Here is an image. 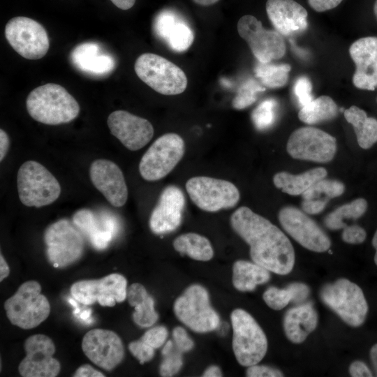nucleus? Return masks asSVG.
I'll list each match as a JSON object with an SVG mask.
<instances>
[{
    "label": "nucleus",
    "mask_w": 377,
    "mask_h": 377,
    "mask_svg": "<svg viewBox=\"0 0 377 377\" xmlns=\"http://www.w3.org/2000/svg\"><path fill=\"white\" fill-rule=\"evenodd\" d=\"M279 220L284 230L308 250L322 253L330 249L331 242L327 235L303 210L284 207L279 211Z\"/></svg>",
    "instance_id": "nucleus-15"
},
{
    "label": "nucleus",
    "mask_w": 377,
    "mask_h": 377,
    "mask_svg": "<svg viewBox=\"0 0 377 377\" xmlns=\"http://www.w3.org/2000/svg\"><path fill=\"white\" fill-rule=\"evenodd\" d=\"M10 273L9 267L3 257L2 254L0 256V281H2L6 278Z\"/></svg>",
    "instance_id": "nucleus-54"
},
{
    "label": "nucleus",
    "mask_w": 377,
    "mask_h": 377,
    "mask_svg": "<svg viewBox=\"0 0 377 377\" xmlns=\"http://www.w3.org/2000/svg\"><path fill=\"white\" fill-rule=\"evenodd\" d=\"M246 374L249 377L283 376V373L276 368L265 365H258V364L248 367Z\"/></svg>",
    "instance_id": "nucleus-46"
},
{
    "label": "nucleus",
    "mask_w": 377,
    "mask_h": 377,
    "mask_svg": "<svg viewBox=\"0 0 377 377\" xmlns=\"http://www.w3.org/2000/svg\"><path fill=\"white\" fill-rule=\"evenodd\" d=\"M114 5L121 10H128L133 6L135 0H110Z\"/></svg>",
    "instance_id": "nucleus-53"
},
{
    "label": "nucleus",
    "mask_w": 377,
    "mask_h": 377,
    "mask_svg": "<svg viewBox=\"0 0 377 377\" xmlns=\"http://www.w3.org/2000/svg\"><path fill=\"white\" fill-rule=\"evenodd\" d=\"M91 315V310L84 311V312L80 313V318L82 320H87L89 318V316Z\"/></svg>",
    "instance_id": "nucleus-60"
},
{
    "label": "nucleus",
    "mask_w": 377,
    "mask_h": 377,
    "mask_svg": "<svg viewBox=\"0 0 377 377\" xmlns=\"http://www.w3.org/2000/svg\"><path fill=\"white\" fill-rule=\"evenodd\" d=\"M349 54L356 67L353 84L360 89L374 91L377 87V37L359 38L350 45Z\"/></svg>",
    "instance_id": "nucleus-23"
},
{
    "label": "nucleus",
    "mask_w": 377,
    "mask_h": 377,
    "mask_svg": "<svg viewBox=\"0 0 377 377\" xmlns=\"http://www.w3.org/2000/svg\"><path fill=\"white\" fill-rule=\"evenodd\" d=\"M286 149L295 159L327 163L334 157L337 142L330 134L315 127L306 126L292 133Z\"/></svg>",
    "instance_id": "nucleus-13"
},
{
    "label": "nucleus",
    "mask_w": 377,
    "mask_h": 377,
    "mask_svg": "<svg viewBox=\"0 0 377 377\" xmlns=\"http://www.w3.org/2000/svg\"><path fill=\"white\" fill-rule=\"evenodd\" d=\"M343 114L354 128L359 146L364 149L371 147L377 142V120L355 105L345 110Z\"/></svg>",
    "instance_id": "nucleus-31"
},
{
    "label": "nucleus",
    "mask_w": 377,
    "mask_h": 377,
    "mask_svg": "<svg viewBox=\"0 0 377 377\" xmlns=\"http://www.w3.org/2000/svg\"><path fill=\"white\" fill-rule=\"evenodd\" d=\"M9 147V138L3 129L0 130V161L6 156Z\"/></svg>",
    "instance_id": "nucleus-52"
},
{
    "label": "nucleus",
    "mask_w": 377,
    "mask_h": 377,
    "mask_svg": "<svg viewBox=\"0 0 377 377\" xmlns=\"http://www.w3.org/2000/svg\"><path fill=\"white\" fill-rule=\"evenodd\" d=\"M237 31L259 62H271L286 54L283 36L277 31L265 29L262 22L253 15L242 16L237 22Z\"/></svg>",
    "instance_id": "nucleus-14"
},
{
    "label": "nucleus",
    "mask_w": 377,
    "mask_h": 377,
    "mask_svg": "<svg viewBox=\"0 0 377 377\" xmlns=\"http://www.w3.org/2000/svg\"><path fill=\"white\" fill-rule=\"evenodd\" d=\"M173 309L177 318L194 332H208L219 325V316L210 305L207 290L200 285L188 286L175 300Z\"/></svg>",
    "instance_id": "nucleus-9"
},
{
    "label": "nucleus",
    "mask_w": 377,
    "mask_h": 377,
    "mask_svg": "<svg viewBox=\"0 0 377 377\" xmlns=\"http://www.w3.org/2000/svg\"><path fill=\"white\" fill-rule=\"evenodd\" d=\"M370 358L377 376V343L374 344L370 350Z\"/></svg>",
    "instance_id": "nucleus-56"
},
{
    "label": "nucleus",
    "mask_w": 377,
    "mask_h": 377,
    "mask_svg": "<svg viewBox=\"0 0 377 377\" xmlns=\"http://www.w3.org/2000/svg\"><path fill=\"white\" fill-rule=\"evenodd\" d=\"M73 376L75 377H89V376H97L103 377L105 375L101 371L96 370L89 364H84L80 367L75 372Z\"/></svg>",
    "instance_id": "nucleus-51"
},
{
    "label": "nucleus",
    "mask_w": 377,
    "mask_h": 377,
    "mask_svg": "<svg viewBox=\"0 0 377 377\" xmlns=\"http://www.w3.org/2000/svg\"><path fill=\"white\" fill-rule=\"evenodd\" d=\"M374 12L375 17H376V18L377 20V0H376V1L374 3Z\"/></svg>",
    "instance_id": "nucleus-61"
},
{
    "label": "nucleus",
    "mask_w": 377,
    "mask_h": 377,
    "mask_svg": "<svg viewBox=\"0 0 377 377\" xmlns=\"http://www.w3.org/2000/svg\"><path fill=\"white\" fill-rule=\"evenodd\" d=\"M327 202L319 200H303L302 209L307 214H317L325 208Z\"/></svg>",
    "instance_id": "nucleus-48"
},
{
    "label": "nucleus",
    "mask_w": 377,
    "mask_h": 377,
    "mask_svg": "<svg viewBox=\"0 0 377 377\" xmlns=\"http://www.w3.org/2000/svg\"><path fill=\"white\" fill-rule=\"evenodd\" d=\"M344 191L345 186L341 182L323 178L308 188L302 197L303 200H319L328 202L330 199L341 195Z\"/></svg>",
    "instance_id": "nucleus-36"
},
{
    "label": "nucleus",
    "mask_w": 377,
    "mask_h": 377,
    "mask_svg": "<svg viewBox=\"0 0 377 377\" xmlns=\"http://www.w3.org/2000/svg\"><path fill=\"white\" fill-rule=\"evenodd\" d=\"M349 373L353 377H371L373 374L367 364L359 360L353 362L349 367Z\"/></svg>",
    "instance_id": "nucleus-49"
},
{
    "label": "nucleus",
    "mask_w": 377,
    "mask_h": 377,
    "mask_svg": "<svg viewBox=\"0 0 377 377\" xmlns=\"http://www.w3.org/2000/svg\"><path fill=\"white\" fill-rule=\"evenodd\" d=\"M323 303L346 323L362 325L368 313V304L361 288L347 279H339L324 286L320 292Z\"/></svg>",
    "instance_id": "nucleus-6"
},
{
    "label": "nucleus",
    "mask_w": 377,
    "mask_h": 377,
    "mask_svg": "<svg viewBox=\"0 0 377 377\" xmlns=\"http://www.w3.org/2000/svg\"><path fill=\"white\" fill-rule=\"evenodd\" d=\"M26 107L34 120L47 125L68 123L78 116L80 109L75 98L54 83L33 89L27 98Z\"/></svg>",
    "instance_id": "nucleus-2"
},
{
    "label": "nucleus",
    "mask_w": 377,
    "mask_h": 377,
    "mask_svg": "<svg viewBox=\"0 0 377 377\" xmlns=\"http://www.w3.org/2000/svg\"><path fill=\"white\" fill-rule=\"evenodd\" d=\"M73 222L97 250L106 249L119 230L118 221L113 215L87 208L77 210Z\"/></svg>",
    "instance_id": "nucleus-20"
},
{
    "label": "nucleus",
    "mask_w": 377,
    "mask_h": 377,
    "mask_svg": "<svg viewBox=\"0 0 377 377\" xmlns=\"http://www.w3.org/2000/svg\"><path fill=\"white\" fill-rule=\"evenodd\" d=\"M107 123L111 133L131 151L144 147L154 133L149 121L125 110L112 112L108 116Z\"/></svg>",
    "instance_id": "nucleus-19"
},
{
    "label": "nucleus",
    "mask_w": 377,
    "mask_h": 377,
    "mask_svg": "<svg viewBox=\"0 0 377 377\" xmlns=\"http://www.w3.org/2000/svg\"><path fill=\"white\" fill-rule=\"evenodd\" d=\"M265 90V87L262 84L253 79H249L239 87L232 105L237 110L244 109L255 103L258 94Z\"/></svg>",
    "instance_id": "nucleus-38"
},
{
    "label": "nucleus",
    "mask_w": 377,
    "mask_h": 377,
    "mask_svg": "<svg viewBox=\"0 0 377 377\" xmlns=\"http://www.w3.org/2000/svg\"><path fill=\"white\" fill-rule=\"evenodd\" d=\"M186 191L192 202L200 209L216 212L234 207L240 193L232 182L211 177L198 176L186 183Z\"/></svg>",
    "instance_id": "nucleus-11"
},
{
    "label": "nucleus",
    "mask_w": 377,
    "mask_h": 377,
    "mask_svg": "<svg viewBox=\"0 0 377 377\" xmlns=\"http://www.w3.org/2000/svg\"><path fill=\"white\" fill-rule=\"evenodd\" d=\"M127 281L119 274H111L97 280H82L73 283L71 294L77 302L89 305L98 302L103 306H113L127 297Z\"/></svg>",
    "instance_id": "nucleus-16"
},
{
    "label": "nucleus",
    "mask_w": 377,
    "mask_h": 377,
    "mask_svg": "<svg viewBox=\"0 0 377 377\" xmlns=\"http://www.w3.org/2000/svg\"><path fill=\"white\" fill-rule=\"evenodd\" d=\"M372 245L374 248L376 249V253L374 255V263L377 265V230L372 239Z\"/></svg>",
    "instance_id": "nucleus-59"
},
{
    "label": "nucleus",
    "mask_w": 377,
    "mask_h": 377,
    "mask_svg": "<svg viewBox=\"0 0 377 377\" xmlns=\"http://www.w3.org/2000/svg\"><path fill=\"white\" fill-rule=\"evenodd\" d=\"M185 152L183 138L168 133L158 138L143 154L139 163L141 177L157 181L167 176L178 164Z\"/></svg>",
    "instance_id": "nucleus-10"
},
{
    "label": "nucleus",
    "mask_w": 377,
    "mask_h": 377,
    "mask_svg": "<svg viewBox=\"0 0 377 377\" xmlns=\"http://www.w3.org/2000/svg\"><path fill=\"white\" fill-rule=\"evenodd\" d=\"M327 171L324 168H316L299 175L280 172L273 177L274 186L291 195H302L318 181L325 178Z\"/></svg>",
    "instance_id": "nucleus-28"
},
{
    "label": "nucleus",
    "mask_w": 377,
    "mask_h": 377,
    "mask_svg": "<svg viewBox=\"0 0 377 377\" xmlns=\"http://www.w3.org/2000/svg\"><path fill=\"white\" fill-rule=\"evenodd\" d=\"M290 68V66L287 64H275L258 61L254 73L264 87L274 89L286 85Z\"/></svg>",
    "instance_id": "nucleus-35"
},
{
    "label": "nucleus",
    "mask_w": 377,
    "mask_h": 377,
    "mask_svg": "<svg viewBox=\"0 0 377 377\" xmlns=\"http://www.w3.org/2000/svg\"><path fill=\"white\" fill-rule=\"evenodd\" d=\"M277 102L273 98L263 101L252 112L251 120L259 131L270 128L276 118Z\"/></svg>",
    "instance_id": "nucleus-37"
},
{
    "label": "nucleus",
    "mask_w": 377,
    "mask_h": 377,
    "mask_svg": "<svg viewBox=\"0 0 377 377\" xmlns=\"http://www.w3.org/2000/svg\"><path fill=\"white\" fill-rule=\"evenodd\" d=\"M128 349L140 364L150 361L154 356V348L141 339L131 342Z\"/></svg>",
    "instance_id": "nucleus-43"
},
{
    "label": "nucleus",
    "mask_w": 377,
    "mask_h": 377,
    "mask_svg": "<svg viewBox=\"0 0 377 377\" xmlns=\"http://www.w3.org/2000/svg\"><path fill=\"white\" fill-rule=\"evenodd\" d=\"M269 279L270 271L254 262L240 260L233 265L232 284L239 291H252Z\"/></svg>",
    "instance_id": "nucleus-30"
},
{
    "label": "nucleus",
    "mask_w": 377,
    "mask_h": 377,
    "mask_svg": "<svg viewBox=\"0 0 377 377\" xmlns=\"http://www.w3.org/2000/svg\"><path fill=\"white\" fill-rule=\"evenodd\" d=\"M232 349L239 364L250 367L259 363L267 350L266 335L256 320L242 309L230 315Z\"/></svg>",
    "instance_id": "nucleus-5"
},
{
    "label": "nucleus",
    "mask_w": 377,
    "mask_h": 377,
    "mask_svg": "<svg viewBox=\"0 0 377 377\" xmlns=\"http://www.w3.org/2000/svg\"><path fill=\"white\" fill-rule=\"evenodd\" d=\"M266 304L274 310H281L292 302V295L289 289L269 287L263 295Z\"/></svg>",
    "instance_id": "nucleus-39"
},
{
    "label": "nucleus",
    "mask_w": 377,
    "mask_h": 377,
    "mask_svg": "<svg viewBox=\"0 0 377 377\" xmlns=\"http://www.w3.org/2000/svg\"><path fill=\"white\" fill-rule=\"evenodd\" d=\"M74 65L85 73L103 75L114 68V60L108 54L103 53L97 43H84L75 47L71 52Z\"/></svg>",
    "instance_id": "nucleus-27"
},
{
    "label": "nucleus",
    "mask_w": 377,
    "mask_h": 377,
    "mask_svg": "<svg viewBox=\"0 0 377 377\" xmlns=\"http://www.w3.org/2000/svg\"><path fill=\"white\" fill-rule=\"evenodd\" d=\"M129 304L135 307L133 321L138 325L147 327L153 325L158 318L154 309V300L140 283H135L127 290Z\"/></svg>",
    "instance_id": "nucleus-29"
},
{
    "label": "nucleus",
    "mask_w": 377,
    "mask_h": 377,
    "mask_svg": "<svg viewBox=\"0 0 377 377\" xmlns=\"http://www.w3.org/2000/svg\"><path fill=\"white\" fill-rule=\"evenodd\" d=\"M26 355L19 364L18 371L23 377H54L61 369L60 363L53 357L55 346L44 334L27 338L24 345Z\"/></svg>",
    "instance_id": "nucleus-17"
},
{
    "label": "nucleus",
    "mask_w": 377,
    "mask_h": 377,
    "mask_svg": "<svg viewBox=\"0 0 377 377\" xmlns=\"http://www.w3.org/2000/svg\"><path fill=\"white\" fill-rule=\"evenodd\" d=\"M173 348H174V344H173V342L172 341H168L163 350H162V355L163 356L169 354L172 350H173Z\"/></svg>",
    "instance_id": "nucleus-57"
},
{
    "label": "nucleus",
    "mask_w": 377,
    "mask_h": 377,
    "mask_svg": "<svg viewBox=\"0 0 377 377\" xmlns=\"http://www.w3.org/2000/svg\"><path fill=\"white\" fill-rule=\"evenodd\" d=\"M44 241L47 258L55 268L75 263L84 252L83 234L73 222L66 219L50 224L45 231Z\"/></svg>",
    "instance_id": "nucleus-8"
},
{
    "label": "nucleus",
    "mask_w": 377,
    "mask_h": 377,
    "mask_svg": "<svg viewBox=\"0 0 377 377\" xmlns=\"http://www.w3.org/2000/svg\"><path fill=\"white\" fill-rule=\"evenodd\" d=\"M185 198L182 191L175 185L166 186L149 218L151 230L156 235L169 233L181 224Z\"/></svg>",
    "instance_id": "nucleus-21"
},
{
    "label": "nucleus",
    "mask_w": 377,
    "mask_h": 377,
    "mask_svg": "<svg viewBox=\"0 0 377 377\" xmlns=\"http://www.w3.org/2000/svg\"><path fill=\"white\" fill-rule=\"evenodd\" d=\"M134 68L138 77L159 94L177 95L184 92L187 87V78L182 69L158 54L140 55Z\"/></svg>",
    "instance_id": "nucleus-7"
},
{
    "label": "nucleus",
    "mask_w": 377,
    "mask_h": 377,
    "mask_svg": "<svg viewBox=\"0 0 377 377\" xmlns=\"http://www.w3.org/2000/svg\"><path fill=\"white\" fill-rule=\"evenodd\" d=\"M163 357L164 358L160 365V374L161 376H172L182 367V353L177 349V351L172 350L169 354Z\"/></svg>",
    "instance_id": "nucleus-40"
},
{
    "label": "nucleus",
    "mask_w": 377,
    "mask_h": 377,
    "mask_svg": "<svg viewBox=\"0 0 377 377\" xmlns=\"http://www.w3.org/2000/svg\"><path fill=\"white\" fill-rule=\"evenodd\" d=\"M230 225L249 244L254 263L280 275L292 271L295 251L288 237L277 226L245 206L232 213Z\"/></svg>",
    "instance_id": "nucleus-1"
},
{
    "label": "nucleus",
    "mask_w": 377,
    "mask_h": 377,
    "mask_svg": "<svg viewBox=\"0 0 377 377\" xmlns=\"http://www.w3.org/2000/svg\"><path fill=\"white\" fill-rule=\"evenodd\" d=\"M309 5L317 12H324L336 8L343 0H307Z\"/></svg>",
    "instance_id": "nucleus-50"
},
{
    "label": "nucleus",
    "mask_w": 377,
    "mask_h": 377,
    "mask_svg": "<svg viewBox=\"0 0 377 377\" xmlns=\"http://www.w3.org/2000/svg\"><path fill=\"white\" fill-rule=\"evenodd\" d=\"M318 313L311 303H304L287 311L283 318L286 337L294 343H301L316 328Z\"/></svg>",
    "instance_id": "nucleus-26"
},
{
    "label": "nucleus",
    "mask_w": 377,
    "mask_h": 377,
    "mask_svg": "<svg viewBox=\"0 0 377 377\" xmlns=\"http://www.w3.org/2000/svg\"><path fill=\"white\" fill-rule=\"evenodd\" d=\"M219 0H193L194 3L202 6H209L217 3Z\"/></svg>",
    "instance_id": "nucleus-58"
},
{
    "label": "nucleus",
    "mask_w": 377,
    "mask_h": 377,
    "mask_svg": "<svg viewBox=\"0 0 377 377\" xmlns=\"http://www.w3.org/2000/svg\"><path fill=\"white\" fill-rule=\"evenodd\" d=\"M173 247L181 255H186L195 260L208 261L214 256V250L208 239L194 232L178 236L173 242Z\"/></svg>",
    "instance_id": "nucleus-32"
},
{
    "label": "nucleus",
    "mask_w": 377,
    "mask_h": 377,
    "mask_svg": "<svg viewBox=\"0 0 377 377\" xmlns=\"http://www.w3.org/2000/svg\"><path fill=\"white\" fill-rule=\"evenodd\" d=\"M40 292L38 282L28 281L5 302L6 316L13 325L24 330L32 329L48 317L50 305Z\"/></svg>",
    "instance_id": "nucleus-4"
},
{
    "label": "nucleus",
    "mask_w": 377,
    "mask_h": 377,
    "mask_svg": "<svg viewBox=\"0 0 377 377\" xmlns=\"http://www.w3.org/2000/svg\"><path fill=\"white\" fill-rule=\"evenodd\" d=\"M5 36L14 50L27 59H41L49 49L45 29L31 18L20 16L10 19L5 27Z\"/></svg>",
    "instance_id": "nucleus-12"
},
{
    "label": "nucleus",
    "mask_w": 377,
    "mask_h": 377,
    "mask_svg": "<svg viewBox=\"0 0 377 377\" xmlns=\"http://www.w3.org/2000/svg\"><path fill=\"white\" fill-rule=\"evenodd\" d=\"M376 101H377V99H376Z\"/></svg>",
    "instance_id": "nucleus-62"
},
{
    "label": "nucleus",
    "mask_w": 377,
    "mask_h": 377,
    "mask_svg": "<svg viewBox=\"0 0 377 377\" xmlns=\"http://www.w3.org/2000/svg\"><path fill=\"white\" fill-rule=\"evenodd\" d=\"M266 12L276 31L283 36L301 34L308 27L307 11L294 0H267Z\"/></svg>",
    "instance_id": "nucleus-24"
},
{
    "label": "nucleus",
    "mask_w": 377,
    "mask_h": 377,
    "mask_svg": "<svg viewBox=\"0 0 377 377\" xmlns=\"http://www.w3.org/2000/svg\"><path fill=\"white\" fill-rule=\"evenodd\" d=\"M367 237L364 229L358 225L346 226L342 232V239L343 242L358 244L362 243Z\"/></svg>",
    "instance_id": "nucleus-44"
},
{
    "label": "nucleus",
    "mask_w": 377,
    "mask_h": 377,
    "mask_svg": "<svg viewBox=\"0 0 377 377\" xmlns=\"http://www.w3.org/2000/svg\"><path fill=\"white\" fill-rule=\"evenodd\" d=\"M168 335V332L165 327L156 326L147 330L142 337L141 340L155 349L164 344Z\"/></svg>",
    "instance_id": "nucleus-42"
},
{
    "label": "nucleus",
    "mask_w": 377,
    "mask_h": 377,
    "mask_svg": "<svg viewBox=\"0 0 377 377\" xmlns=\"http://www.w3.org/2000/svg\"><path fill=\"white\" fill-rule=\"evenodd\" d=\"M367 209V202L364 198H357L343 205L326 216L325 226L332 230L343 229L347 225L344 219H357Z\"/></svg>",
    "instance_id": "nucleus-34"
},
{
    "label": "nucleus",
    "mask_w": 377,
    "mask_h": 377,
    "mask_svg": "<svg viewBox=\"0 0 377 377\" xmlns=\"http://www.w3.org/2000/svg\"><path fill=\"white\" fill-rule=\"evenodd\" d=\"M82 348L93 363L107 371L114 369L124 357L123 343L111 330L94 329L89 331L82 339Z\"/></svg>",
    "instance_id": "nucleus-18"
},
{
    "label": "nucleus",
    "mask_w": 377,
    "mask_h": 377,
    "mask_svg": "<svg viewBox=\"0 0 377 377\" xmlns=\"http://www.w3.org/2000/svg\"><path fill=\"white\" fill-rule=\"evenodd\" d=\"M154 29L156 34L175 52L187 50L194 40L191 27L171 10H164L156 17Z\"/></svg>",
    "instance_id": "nucleus-25"
},
{
    "label": "nucleus",
    "mask_w": 377,
    "mask_h": 377,
    "mask_svg": "<svg viewBox=\"0 0 377 377\" xmlns=\"http://www.w3.org/2000/svg\"><path fill=\"white\" fill-rule=\"evenodd\" d=\"M294 94L300 107L310 103L313 99L312 84L310 80L306 76L297 78L294 84Z\"/></svg>",
    "instance_id": "nucleus-41"
},
{
    "label": "nucleus",
    "mask_w": 377,
    "mask_h": 377,
    "mask_svg": "<svg viewBox=\"0 0 377 377\" xmlns=\"http://www.w3.org/2000/svg\"><path fill=\"white\" fill-rule=\"evenodd\" d=\"M17 184L20 200L27 207L50 205L61 193L58 180L45 166L35 161H27L20 167Z\"/></svg>",
    "instance_id": "nucleus-3"
},
{
    "label": "nucleus",
    "mask_w": 377,
    "mask_h": 377,
    "mask_svg": "<svg viewBox=\"0 0 377 377\" xmlns=\"http://www.w3.org/2000/svg\"><path fill=\"white\" fill-rule=\"evenodd\" d=\"M337 113L338 107L334 100L330 96H321L302 107L298 117L304 123L311 125L332 120Z\"/></svg>",
    "instance_id": "nucleus-33"
},
{
    "label": "nucleus",
    "mask_w": 377,
    "mask_h": 377,
    "mask_svg": "<svg viewBox=\"0 0 377 377\" xmlns=\"http://www.w3.org/2000/svg\"><path fill=\"white\" fill-rule=\"evenodd\" d=\"M172 337L176 348L181 353L191 350L194 343L182 327H176L172 331Z\"/></svg>",
    "instance_id": "nucleus-45"
},
{
    "label": "nucleus",
    "mask_w": 377,
    "mask_h": 377,
    "mask_svg": "<svg viewBox=\"0 0 377 377\" xmlns=\"http://www.w3.org/2000/svg\"><path fill=\"white\" fill-rule=\"evenodd\" d=\"M93 185L114 207H120L128 199V188L119 167L107 159L94 161L89 169Z\"/></svg>",
    "instance_id": "nucleus-22"
},
{
    "label": "nucleus",
    "mask_w": 377,
    "mask_h": 377,
    "mask_svg": "<svg viewBox=\"0 0 377 377\" xmlns=\"http://www.w3.org/2000/svg\"><path fill=\"white\" fill-rule=\"evenodd\" d=\"M290 291L292 302L302 303L304 302L310 294L309 286L303 283L295 282L286 286Z\"/></svg>",
    "instance_id": "nucleus-47"
},
{
    "label": "nucleus",
    "mask_w": 377,
    "mask_h": 377,
    "mask_svg": "<svg viewBox=\"0 0 377 377\" xmlns=\"http://www.w3.org/2000/svg\"><path fill=\"white\" fill-rule=\"evenodd\" d=\"M205 377H219L222 376L220 368L216 365L209 367L203 373Z\"/></svg>",
    "instance_id": "nucleus-55"
}]
</instances>
